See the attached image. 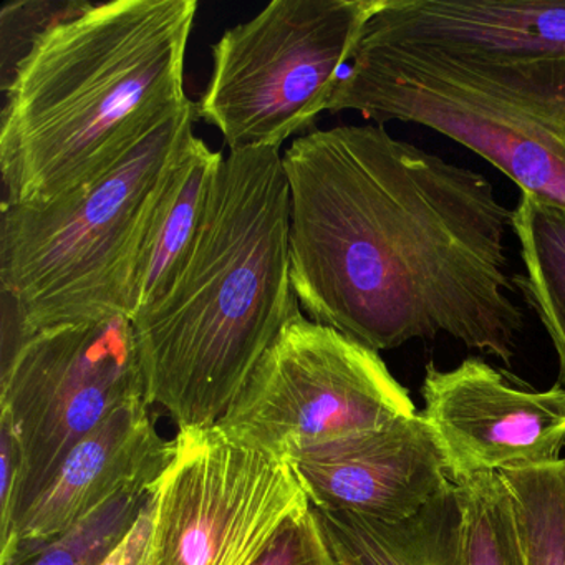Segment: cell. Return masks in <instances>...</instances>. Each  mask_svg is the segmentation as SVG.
Here are the masks:
<instances>
[{
	"label": "cell",
	"mask_w": 565,
	"mask_h": 565,
	"mask_svg": "<svg viewBox=\"0 0 565 565\" xmlns=\"http://www.w3.org/2000/svg\"><path fill=\"white\" fill-rule=\"evenodd\" d=\"M300 309L375 352L446 333L511 363L524 313L509 290L512 211L481 173L342 125L284 151Z\"/></svg>",
	"instance_id": "6da1fadb"
},
{
	"label": "cell",
	"mask_w": 565,
	"mask_h": 565,
	"mask_svg": "<svg viewBox=\"0 0 565 565\" xmlns=\"http://www.w3.org/2000/svg\"><path fill=\"white\" fill-rule=\"evenodd\" d=\"M196 14V0H115L39 38L2 84L4 203L47 204L90 183L186 110Z\"/></svg>",
	"instance_id": "7a4b0ae2"
},
{
	"label": "cell",
	"mask_w": 565,
	"mask_h": 565,
	"mask_svg": "<svg viewBox=\"0 0 565 565\" xmlns=\"http://www.w3.org/2000/svg\"><path fill=\"white\" fill-rule=\"evenodd\" d=\"M289 233L280 148L230 151L177 276L131 317L147 402L167 409L178 428L220 425L300 309Z\"/></svg>",
	"instance_id": "3957f363"
},
{
	"label": "cell",
	"mask_w": 565,
	"mask_h": 565,
	"mask_svg": "<svg viewBox=\"0 0 565 565\" xmlns=\"http://www.w3.org/2000/svg\"><path fill=\"white\" fill-rule=\"evenodd\" d=\"M329 111L445 135L521 193L565 210V52L481 51L362 34Z\"/></svg>",
	"instance_id": "277c9868"
},
{
	"label": "cell",
	"mask_w": 565,
	"mask_h": 565,
	"mask_svg": "<svg viewBox=\"0 0 565 565\" xmlns=\"http://www.w3.org/2000/svg\"><path fill=\"white\" fill-rule=\"evenodd\" d=\"M194 104L90 183L47 204H2L0 284L12 329L2 359L29 335L130 317L148 217L193 131Z\"/></svg>",
	"instance_id": "5b68a950"
},
{
	"label": "cell",
	"mask_w": 565,
	"mask_h": 565,
	"mask_svg": "<svg viewBox=\"0 0 565 565\" xmlns=\"http://www.w3.org/2000/svg\"><path fill=\"white\" fill-rule=\"evenodd\" d=\"M385 0H274L224 32L196 117L230 151L280 148L309 131Z\"/></svg>",
	"instance_id": "8992f818"
},
{
	"label": "cell",
	"mask_w": 565,
	"mask_h": 565,
	"mask_svg": "<svg viewBox=\"0 0 565 565\" xmlns=\"http://www.w3.org/2000/svg\"><path fill=\"white\" fill-rule=\"evenodd\" d=\"M418 413L375 350L297 310L220 426L284 461Z\"/></svg>",
	"instance_id": "52a82bcc"
},
{
	"label": "cell",
	"mask_w": 565,
	"mask_h": 565,
	"mask_svg": "<svg viewBox=\"0 0 565 565\" xmlns=\"http://www.w3.org/2000/svg\"><path fill=\"white\" fill-rule=\"evenodd\" d=\"M145 393L125 313L41 330L2 359L0 423L14 433L22 456L15 531L68 452L111 413L147 399Z\"/></svg>",
	"instance_id": "ba28073f"
},
{
	"label": "cell",
	"mask_w": 565,
	"mask_h": 565,
	"mask_svg": "<svg viewBox=\"0 0 565 565\" xmlns=\"http://www.w3.org/2000/svg\"><path fill=\"white\" fill-rule=\"evenodd\" d=\"M310 508L290 462L220 425L180 429L154 486L147 565H254Z\"/></svg>",
	"instance_id": "9c48e42d"
},
{
	"label": "cell",
	"mask_w": 565,
	"mask_h": 565,
	"mask_svg": "<svg viewBox=\"0 0 565 565\" xmlns=\"http://www.w3.org/2000/svg\"><path fill=\"white\" fill-rule=\"evenodd\" d=\"M422 415L445 458L452 484L478 475L561 459L565 386L535 390L468 356L451 370L428 363Z\"/></svg>",
	"instance_id": "30bf717a"
},
{
	"label": "cell",
	"mask_w": 565,
	"mask_h": 565,
	"mask_svg": "<svg viewBox=\"0 0 565 565\" xmlns=\"http://www.w3.org/2000/svg\"><path fill=\"white\" fill-rule=\"evenodd\" d=\"M294 471L319 511L405 521L452 488L422 412L297 456Z\"/></svg>",
	"instance_id": "8fae6325"
},
{
	"label": "cell",
	"mask_w": 565,
	"mask_h": 565,
	"mask_svg": "<svg viewBox=\"0 0 565 565\" xmlns=\"http://www.w3.org/2000/svg\"><path fill=\"white\" fill-rule=\"evenodd\" d=\"M150 406L147 399L121 406L68 452L22 515L8 565L28 561L127 486L161 476L173 456L174 439L158 435Z\"/></svg>",
	"instance_id": "7c38bea8"
},
{
	"label": "cell",
	"mask_w": 565,
	"mask_h": 565,
	"mask_svg": "<svg viewBox=\"0 0 565 565\" xmlns=\"http://www.w3.org/2000/svg\"><path fill=\"white\" fill-rule=\"evenodd\" d=\"M363 34L433 47L565 52V0H385Z\"/></svg>",
	"instance_id": "4fadbf2b"
},
{
	"label": "cell",
	"mask_w": 565,
	"mask_h": 565,
	"mask_svg": "<svg viewBox=\"0 0 565 565\" xmlns=\"http://www.w3.org/2000/svg\"><path fill=\"white\" fill-rule=\"evenodd\" d=\"M224 157L191 131L164 178L148 217L135 270L131 317L163 296L190 253Z\"/></svg>",
	"instance_id": "5bb4252c"
},
{
	"label": "cell",
	"mask_w": 565,
	"mask_h": 565,
	"mask_svg": "<svg viewBox=\"0 0 565 565\" xmlns=\"http://www.w3.org/2000/svg\"><path fill=\"white\" fill-rule=\"evenodd\" d=\"M313 511L337 565H465L456 486L405 521Z\"/></svg>",
	"instance_id": "9a60e30c"
},
{
	"label": "cell",
	"mask_w": 565,
	"mask_h": 565,
	"mask_svg": "<svg viewBox=\"0 0 565 565\" xmlns=\"http://www.w3.org/2000/svg\"><path fill=\"white\" fill-rule=\"evenodd\" d=\"M511 227L521 246L524 274L512 276L527 306L551 337L565 386V210L521 193Z\"/></svg>",
	"instance_id": "2e32d148"
},
{
	"label": "cell",
	"mask_w": 565,
	"mask_h": 565,
	"mask_svg": "<svg viewBox=\"0 0 565 565\" xmlns=\"http://www.w3.org/2000/svg\"><path fill=\"white\" fill-rule=\"evenodd\" d=\"M499 475L514 502L524 565H565V458Z\"/></svg>",
	"instance_id": "e0dca14e"
},
{
	"label": "cell",
	"mask_w": 565,
	"mask_h": 565,
	"mask_svg": "<svg viewBox=\"0 0 565 565\" xmlns=\"http://www.w3.org/2000/svg\"><path fill=\"white\" fill-rule=\"evenodd\" d=\"M158 478L141 479L121 489L21 565L104 564L150 504Z\"/></svg>",
	"instance_id": "ac0fdd59"
},
{
	"label": "cell",
	"mask_w": 565,
	"mask_h": 565,
	"mask_svg": "<svg viewBox=\"0 0 565 565\" xmlns=\"http://www.w3.org/2000/svg\"><path fill=\"white\" fill-rule=\"evenodd\" d=\"M465 565H524L511 491L499 472L456 484Z\"/></svg>",
	"instance_id": "d6986e66"
},
{
	"label": "cell",
	"mask_w": 565,
	"mask_h": 565,
	"mask_svg": "<svg viewBox=\"0 0 565 565\" xmlns=\"http://www.w3.org/2000/svg\"><path fill=\"white\" fill-rule=\"evenodd\" d=\"M88 2H14L2 9L4 82L52 25L78 14ZM2 82V84H4Z\"/></svg>",
	"instance_id": "ffe728a7"
},
{
	"label": "cell",
	"mask_w": 565,
	"mask_h": 565,
	"mask_svg": "<svg viewBox=\"0 0 565 565\" xmlns=\"http://www.w3.org/2000/svg\"><path fill=\"white\" fill-rule=\"evenodd\" d=\"M254 565H337L313 508L287 524Z\"/></svg>",
	"instance_id": "44dd1931"
},
{
	"label": "cell",
	"mask_w": 565,
	"mask_h": 565,
	"mask_svg": "<svg viewBox=\"0 0 565 565\" xmlns=\"http://www.w3.org/2000/svg\"><path fill=\"white\" fill-rule=\"evenodd\" d=\"M22 456L18 439L0 423V565H8L15 552V504L21 484Z\"/></svg>",
	"instance_id": "7402d4cb"
},
{
	"label": "cell",
	"mask_w": 565,
	"mask_h": 565,
	"mask_svg": "<svg viewBox=\"0 0 565 565\" xmlns=\"http://www.w3.org/2000/svg\"><path fill=\"white\" fill-rule=\"evenodd\" d=\"M151 504H153V499H151L148 508L141 512L140 518L135 522L127 537L118 544V547L100 565H147L151 519H153Z\"/></svg>",
	"instance_id": "603a6c76"
}]
</instances>
